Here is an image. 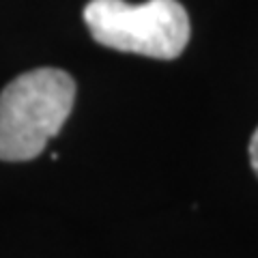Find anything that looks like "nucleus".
I'll return each instance as SVG.
<instances>
[{
    "label": "nucleus",
    "instance_id": "obj_1",
    "mask_svg": "<svg viewBox=\"0 0 258 258\" xmlns=\"http://www.w3.org/2000/svg\"><path fill=\"white\" fill-rule=\"evenodd\" d=\"M76 101V82L62 69H32L0 93V159L28 161L58 136Z\"/></svg>",
    "mask_w": 258,
    "mask_h": 258
},
{
    "label": "nucleus",
    "instance_id": "obj_3",
    "mask_svg": "<svg viewBox=\"0 0 258 258\" xmlns=\"http://www.w3.org/2000/svg\"><path fill=\"white\" fill-rule=\"evenodd\" d=\"M249 164H252L254 172L258 176V127H256V132L252 134V140H249Z\"/></svg>",
    "mask_w": 258,
    "mask_h": 258
},
{
    "label": "nucleus",
    "instance_id": "obj_2",
    "mask_svg": "<svg viewBox=\"0 0 258 258\" xmlns=\"http://www.w3.org/2000/svg\"><path fill=\"white\" fill-rule=\"evenodd\" d=\"M84 22L97 43L118 52L172 60L189 41V18L176 0H91Z\"/></svg>",
    "mask_w": 258,
    "mask_h": 258
}]
</instances>
